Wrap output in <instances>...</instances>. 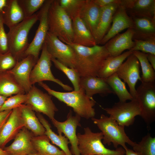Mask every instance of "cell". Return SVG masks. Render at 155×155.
Returning <instances> with one entry per match:
<instances>
[{
  "label": "cell",
  "mask_w": 155,
  "mask_h": 155,
  "mask_svg": "<svg viewBox=\"0 0 155 155\" xmlns=\"http://www.w3.org/2000/svg\"><path fill=\"white\" fill-rule=\"evenodd\" d=\"M70 45L75 55L74 68L80 77H98L105 61L110 55L105 45L98 44L91 47L84 46L72 43Z\"/></svg>",
  "instance_id": "1"
},
{
  "label": "cell",
  "mask_w": 155,
  "mask_h": 155,
  "mask_svg": "<svg viewBox=\"0 0 155 155\" xmlns=\"http://www.w3.org/2000/svg\"><path fill=\"white\" fill-rule=\"evenodd\" d=\"M38 83L49 94L72 108L75 114L86 119L94 117L96 113L93 107L96 101L88 97L82 88H80L78 91L63 92L51 89L43 82Z\"/></svg>",
  "instance_id": "2"
},
{
  "label": "cell",
  "mask_w": 155,
  "mask_h": 155,
  "mask_svg": "<svg viewBox=\"0 0 155 155\" xmlns=\"http://www.w3.org/2000/svg\"><path fill=\"white\" fill-rule=\"evenodd\" d=\"M48 31L63 42L72 43L73 30L72 21L61 6L58 0H53L48 13Z\"/></svg>",
  "instance_id": "3"
},
{
  "label": "cell",
  "mask_w": 155,
  "mask_h": 155,
  "mask_svg": "<svg viewBox=\"0 0 155 155\" xmlns=\"http://www.w3.org/2000/svg\"><path fill=\"white\" fill-rule=\"evenodd\" d=\"M38 20V13L25 18L21 22L9 29L7 33L9 51L19 61L24 58L30 43L28 34L34 24Z\"/></svg>",
  "instance_id": "4"
},
{
  "label": "cell",
  "mask_w": 155,
  "mask_h": 155,
  "mask_svg": "<svg viewBox=\"0 0 155 155\" xmlns=\"http://www.w3.org/2000/svg\"><path fill=\"white\" fill-rule=\"evenodd\" d=\"M91 119L103 134L102 143L104 145L110 146L112 143L115 148H117L120 145L125 150L127 147L126 144L133 147L136 143L127 135L125 127L119 125L110 116L102 114L99 119L93 117Z\"/></svg>",
  "instance_id": "5"
},
{
  "label": "cell",
  "mask_w": 155,
  "mask_h": 155,
  "mask_svg": "<svg viewBox=\"0 0 155 155\" xmlns=\"http://www.w3.org/2000/svg\"><path fill=\"white\" fill-rule=\"evenodd\" d=\"M84 131L83 134H77L81 155H125V151L122 147L115 150L106 148L102 142L103 136L101 132H93L88 127Z\"/></svg>",
  "instance_id": "6"
},
{
  "label": "cell",
  "mask_w": 155,
  "mask_h": 155,
  "mask_svg": "<svg viewBox=\"0 0 155 155\" xmlns=\"http://www.w3.org/2000/svg\"><path fill=\"white\" fill-rule=\"evenodd\" d=\"M51 56L48 52L45 42L43 44L40 56L32 69L30 80L32 85L44 81H49L56 83L65 90L71 91L73 88L64 84L53 75L51 69Z\"/></svg>",
  "instance_id": "7"
},
{
  "label": "cell",
  "mask_w": 155,
  "mask_h": 155,
  "mask_svg": "<svg viewBox=\"0 0 155 155\" xmlns=\"http://www.w3.org/2000/svg\"><path fill=\"white\" fill-rule=\"evenodd\" d=\"M136 89L141 110L140 116L149 128L155 120V82H141Z\"/></svg>",
  "instance_id": "8"
},
{
  "label": "cell",
  "mask_w": 155,
  "mask_h": 155,
  "mask_svg": "<svg viewBox=\"0 0 155 155\" xmlns=\"http://www.w3.org/2000/svg\"><path fill=\"white\" fill-rule=\"evenodd\" d=\"M103 109L119 125L124 127L132 125L135 117L141 114L139 102L135 99L129 102L119 101L111 107Z\"/></svg>",
  "instance_id": "9"
},
{
  "label": "cell",
  "mask_w": 155,
  "mask_h": 155,
  "mask_svg": "<svg viewBox=\"0 0 155 155\" xmlns=\"http://www.w3.org/2000/svg\"><path fill=\"white\" fill-rule=\"evenodd\" d=\"M44 42L47 50L52 57L68 67L75 68V54L70 45L63 42L49 31Z\"/></svg>",
  "instance_id": "10"
},
{
  "label": "cell",
  "mask_w": 155,
  "mask_h": 155,
  "mask_svg": "<svg viewBox=\"0 0 155 155\" xmlns=\"http://www.w3.org/2000/svg\"><path fill=\"white\" fill-rule=\"evenodd\" d=\"M52 1L46 0L38 12L39 25L32 40L24 53V58L31 55L36 59H38L40 51L42 50L49 30L48 13Z\"/></svg>",
  "instance_id": "11"
},
{
  "label": "cell",
  "mask_w": 155,
  "mask_h": 155,
  "mask_svg": "<svg viewBox=\"0 0 155 155\" xmlns=\"http://www.w3.org/2000/svg\"><path fill=\"white\" fill-rule=\"evenodd\" d=\"M28 98L25 103L37 113H42L51 120L54 119L58 111L51 99V95L45 93L33 85L27 93Z\"/></svg>",
  "instance_id": "12"
},
{
  "label": "cell",
  "mask_w": 155,
  "mask_h": 155,
  "mask_svg": "<svg viewBox=\"0 0 155 155\" xmlns=\"http://www.w3.org/2000/svg\"><path fill=\"white\" fill-rule=\"evenodd\" d=\"M81 117L76 114L74 116H73L72 111L70 110L65 121L60 122L55 118L51 120L52 123L56 128L59 135H62L63 133L68 139L71 145L70 151L73 155H81L78 148L76 133L77 127L81 126L80 123Z\"/></svg>",
  "instance_id": "13"
},
{
  "label": "cell",
  "mask_w": 155,
  "mask_h": 155,
  "mask_svg": "<svg viewBox=\"0 0 155 155\" xmlns=\"http://www.w3.org/2000/svg\"><path fill=\"white\" fill-rule=\"evenodd\" d=\"M126 59L119 67L116 73L120 79L127 84L130 94L133 98L135 99V86L138 80L141 81L140 64L138 59L133 53Z\"/></svg>",
  "instance_id": "14"
},
{
  "label": "cell",
  "mask_w": 155,
  "mask_h": 155,
  "mask_svg": "<svg viewBox=\"0 0 155 155\" xmlns=\"http://www.w3.org/2000/svg\"><path fill=\"white\" fill-rule=\"evenodd\" d=\"M38 59L29 55L18 61L14 67L7 71L11 74L26 94L31 89L30 77L31 71Z\"/></svg>",
  "instance_id": "15"
},
{
  "label": "cell",
  "mask_w": 155,
  "mask_h": 155,
  "mask_svg": "<svg viewBox=\"0 0 155 155\" xmlns=\"http://www.w3.org/2000/svg\"><path fill=\"white\" fill-rule=\"evenodd\" d=\"M24 127L20 107L13 109L0 132V148L3 149L6 144L14 138Z\"/></svg>",
  "instance_id": "16"
},
{
  "label": "cell",
  "mask_w": 155,
  "mask_h": 155,
  "mask_svg": "<svg viewBox=\"0 0 155 155\" xmlns=\"http://www.w3.org/2000/svg\"><path fill=\"white\" fill-rule=\"evenodd\" d=\"M32 134L24 127L16 135L13 142L3 150L9 155H27L37 152L32 142Z\"/></svg>",
  "instance_id": "17"
},
{
  "label": "cell",
  "mask_w": 155,
  "mask_h": 155,
  "mask_svg": "<svg viewBox=\"0 0 155 155\" xmlns=\"http://www.w3.org/2000/svg\"><path fill=\"white\" fill-rule=\"evenodd\" d=\"M112 22V26L100 43L102 45L123 30L133 28L132 18L129 16L124 7L119 5L113 16Z\"/></svg>",
  "instance_id": "18"
},
{
  "label": "cell",
  "mask_w": 155,
  "mask_h": 155,
  "mask_svg": "<svg viewBox=\"0 0 155 155\" xmlns=\"http://www.w3.org/2000/svg\"><path fill=\"white\" fill-rule=\"evenodd\" d=\"M80 88L84 90L87 96L91 99L96 94L104 96L110 94H114L107 82L106 79L98 77H81Z\"/></svg>",
  "instance_id": "19"
},
{
  "label": "cell",
  "mask_w": 155,
  "mask_h": 155,
  "mask_svg": "<svg viewBox=\"0 0 155 155\" xmlns=\"http://www.w3.org/2000/svg\"><path fill=\"white\" fill-rule=\"evenodd\" d=\"M134 33L133 28H129L124 32L118 34L109 40L104 45L110 56H117L126 49L130 50L134 45L133 40Z\"/></svg>",
  "instance_id": "20"
},
{
  "label": "cell",
  "mask_w": 155,
  "mask_h": 155,
  "mask_svg": "<svg viewBox=\"0 0 155 155\" xmlns=\"http://www.w3.org/2000/svg\"><path fill=\"white\" fill-rule=\"evenodd\" d=\"M120 3L112 4L101 8L94 36L98 45L100 44L110 28L113 16Z\"/></svg>",
  "instance_id": "21"
},
{
  "label": "cell",
  "mask_w": 155,
  "mask_h": 155,
  "mask_svg": "<svg viewBox=\"0 0 155 155\" xmlns=\"http://www.w3.org/2000/svg\"><path fill=\"white\" fill-rule=\"evenodd\" d=\"M72 43L88 47L97 44L94 37L79 16L72 20Z\"/></svg>",
  "instance_id": "22"
},
{
  "label": "cell",
  "mask_w": 155,
  "mask_h": 155,
  "mask_svg": "<svg viewBox=\"0 0 155 155\" xmlns=\"http://www.w3.org/2000/svg\"><path fill=\"white\" fill-rule=\"evenodd\" d=\"M100 11L101 7L95 4L93 0H86L80 16L94 38Z\"/></svg>",
  "instance_id": "23"
},
{
  "label": "cell",
  "mask_w": 155,
  "mask_h": 155,
  "mask_svg": "<svg viewBox=\"0 0 155 155\" xmlns=\"http://www.w3.org/2000/svg\"><path fill=\"white\" fill-rule=\"evenodd\" d=\"M4 24L10 29L22 21L25 17L18 0H7L6 6L2 12Z\"/></svg>",
  "instance_id": "24"
},
{
  "label": "cell",
  "mask_w": 155,
  "mask_h": 155,
  "mask_svg": "<svg viewBox=\"0 0 155 155\" xmlns=\"http://www.w3.org/2000/svg\"><path fill=\"white\" fill-rule=\"evenodd\" d=\"M131 18L134 32L133 38L142 39L155 36V19L144 17Z\"/></svg>",
  "instance_id": "25"
},
{
  "label": "cell",
  "mask_w": 155,
  "mask_h": 155,
  "mask_svg": "<svg viewBox=\"0 0 155 155\" xmlns=\"http://www.w3.org/2000/svg\"><path fill=\"white\" fill-rule=\"evenodd\" d=\"M132 17H147L155 19V0H130L126 7Z\"/></svg>",
  "instance_id": "26"
},
{
  "label": "cell",
  "mask_w": 155,
  "mask_h": 155,
  "mask_svg": "<svg viewBox=\"0 0 155 155\" xmlns=\"http://www.w3.org/2000/svg\"><path fill=\"white\" fill-rule=\"evenodd\" d=\"M25 127L31 130L35 136L45 135V129L30 107L23 104L19 107Z\"/></svg>",
  "instance_id": "27"
},
{
  "label": "cell",
  "mask_w": 155,
  "mask_h": 155,
  "mask_svg": "<svg viewBox=\"0 0 155 155\" xmlns=\"http://www.w3.org/2000/svg\"><path fill=\"white\" fill-rule=\"evenodd\" d=\"M133 52L129 50L115 57L110 56L105 61L101 68L98 77L106 79L116 72L124 61Z\"/></svg>",
  "instance_id": "28"
},
{
  "label": "cell",
  "mask_w": 155,
  "mask_h": 155,
  "mask_svg": "<svg viewBox=\"0 0 155 155\" xmlns=\"http://www.w3.org/2000/svg\"><path fill=\"white\" fill-rule=\"evenodd\" d=\"M37 116L40 122L45 129V135H46L52 143L59 147L66 155H73L69 149L68 145L69 142L65 136L58 135L54 132L48 121L39 113Z\"/></svg>",
  "instance_id": "29"
},
{
  "label": "cell",
  "mask_w": 155,
  "mask_h": 155,
  "mask_svg": "<svg viewBox=\"0 0 155 155\" xmlns=\"http://www.w3.org/2000/svg\"><path fill=\"white\" fill-rule=\"evenodd\" d=\"M50 141L45 135L33 136L32 139L34 149L41 155H66L62 150L52 144Z\"/></svg>",
  "instance_id": "30"
},
{
  "label": "cell",
  "mask_w": 155,
  "mask_h": 155,
  "mask_svg": "<svg viewBox=\"0 0 155 155\" xmlns=\"http://www.w3.org/2000/svg\"><path fill=\"white\" fill-rule=\"evenodd\" d=\"M26 93L13 76L7 72L0 74V94L8 97Z\"/></svg>",
  "instance_id": "31"
},
{
  "label": "cell",
  "mask_w": 155,
  "mask_h": 155,
  "mask_svg": "<svg viewBox=\"0 0 155 155\" xmlns=\"http://www.w3.org/2000/svg\"><path fill=\"white\" fill-rule=\"evenodd\" d=\"M106 80L114 94L117 96L119 101L126 102L133 99L127 89L125 83L121 80L116 73Z\"/></svg>",
  "instance_id": "32"
},
{
  "label": "cell",
  "mask_w": 155,
  "mask_h": 155,
  "mask_svg": "<svg viewBox=\"0 0 155 155\" xmlns=\"http://www.w3.org/2000/svg\"><path fill=\"white\" fill-rule=\"evenodd\" d=\"M133 54L138 59L141 68V82H155V72L149 62L146 54L139 51H134Z\"/></svg>",
  "instance_id": "33"
},
{
  "label": "cell",
  "mask_w": 155,
  "mask_h": 155,
  "mask_svg": "<svg viewBox=\"0 0 155 155\" xmlns=\"http://www.w3.org/2000/svg\"><path fill=\"white\" fill-rule=\"evenodd\" d=\"M61 6L72 21L79 16L86 0H58Z\"/></svg>",
  "instance_id": "34"
},
{
  "label": "cell",
  "mask_w": 155,
  "mask_h": 155,
  "mask_svg": "<svg viewBox=\"0 0 155 155\" xmlns=\"http://www.w3.org/2000/svg\"><path fill=\"white\" fill-rule=\"evenodd\" d=\"M132 147L133 150L142 155H155V137L148 133Z\"/></svg>",
  "instance_id": "35"
},
{
  "label": "cell",
  "mask_w": 155,
  "mask_h": 155,
  "mask_svg": "<svg viewBox=\"0 0 155 155\" xmlns=\"http://www.w3.org/2000/svg\"><path fill=\"white\" fill-rule=\"evenodd\" d=\"M51 61L55 67L63 72L70 80L73 86L74 90L78 91L80 90V76L78 71L74 68L68 67L51 57Z\"/></svg>",
  "instance_id": "36"
},
{
  "label": "cell",
  "mask_w": 155,
  "mask_h": 155,
  "mask_svg": "<svg viewBox=\"0 0 155 155\" xmlns=\"http://www.w3.org/2000/svg\"><path fill=\"white\" fill-rule=\"evenodd\" d=\"M134 45L130 50L155 55V37L143 39H134Z\"/></svg>",
  "instance_id": "37"
},
{
  "label": "cell",
  "mask_w": 155,
  "mask_h": 155,
  "mask_svg": "<svg viewBox=\"0 0 155 155\" xmlns=\"http://www.w3.org/2000/svg\"><path fill=\"white\" fill-rule=\"evenodd\" d=\"M45 0H18L19 4L22 9L25 18L32 16L40 9Z\"/></svg>",
  "instance_id": "38"
},
{
  "label": "cell",
  "mask_w": 155,
  "mask_h": 155,
  "mask_svg": "<svg viewBox=\"0 0 155 155\" xmlns=\"http://www.w3.org/2000/svg\"><path fill=\"white\" fill-rule=\"evenodd\" d=\"M28 98L27 94H18L7 98L1 107L0 112L6 110H12L19 107L25 103Z\"/></svg>",
  "instance_id": "39"
},
{
  "label": "cell",
  "mask_w": 155,
  "mask_h": 155,
  "mask_svg": "<svg viewBox=\"0 0 155 155\" xmlns=\"http://www.w3.org/2000/svg\"><path fill=\"white\" fill-rule=\"evenodd\" d=\"M18 61L9 51L5 54L0 53V74L11 70Z\"/></svg>",
  "instance_id": "40"
},
{
  "label": "cell",
  "mask_w": 155,
  "mask_h": 155,
  "mask_svg": "<svg viewBox=\"0 0 155 155\" xmlns=\"http://www.w3.org/2000/svg\"><path fill=\"white\" fill-rule=\"evenodd\" d=\"M0 11V53L5 54L9 51L7 33L5 31Z\"/></svg>",
  "instance_id": "41"
},
{
  "label": "cell",
  "mask_w": 155,
  "mask_h": 155,
  "mask_svg": "<svg viewBox=\"0 0 155 155\" xmlns=\"http://www.w3.org/2000/svg\"><path fill=\"white\" fill-rule=\"evenodd\" d=\"M12 111L6 110L0 112V132L8 119Z\"/></svg>",
  "instance_id": "42"
},
{
  "label": "cell",
  "mask_w": 155,
  "mask_h": 155,
  "mask_svg": "<svg viewBox=\"0 0 155 155\" xmlns=\"http://www.w3.org/2000/svg\"><path fill=\"white\" fill-rule=\"evenodd\" d=\"M95 4L100 7L113 3H120V0H93Z\"/></svg>",
  "instance_id": "43"
},
{
  "label": "cell",
  "mask_w": 155,
  "mask_h": 155,
  "mask_svg": "<svg viewBox=\"0 0 155 155\" xmlns=\"http://www.w3.org/2000/svg\"><path fill=\"white\" fill-rule=\"evenodd\" d=\"M147 59L155 70V55L150 53L146 54Z\"/></svg>",
  "instance_id": "44"
},
{
  "label": "cell",
  "mask_w": 155,
  "mask_h": 155,
  "mask_svg": "<svg viewBox=\"0 0 155 155\" xmlns=\"http://www.w3.org/2000/svg\"><path fill=\"white\" fill-rule=\"evenodd\" d=\"M125 150V155H142L139 153L133 150L128 148L127 147Z\"/></svg>",
  "instance_id": "45"
},
{
  "label": "cell",
  "mask_w": 155,
  "mask_h": 155,
  "mask_svg": "<svg viewBox=\"0 0 155 155\" xmlns=\"http://www.w3.org/2000/svg\"><path fill=\"white\" fill-rule=\"evenodd\" d=\"M7 0H0V11L2 12L6 6Z\"/></svg>",
  "instance_id": "46"
},
{
  "label": "cell",
  "mask_w": 155,
  "mask_h": 155,
  "mask_svg": "<svg viewBox=\"0 0 155 155\" xmlns=\"http://www.w3.org/2000/svg\"><path fill=\"white\" fill-rule=\"evenodd\" d=\"M8 97L0 94V111L3 105Z\"/></svg>",
  "instance_id": "47"
},
{
  "label": "cell",
  "mask_w": 155,
  "mask_h": 155,
  "mask_svg": "<svg viewBox=\"0 0 155 155\" xmlns=\"http://www.w3.org/2000/svg\"><path fill=\"white\" fill-rule=\"evenodd\" d=\"M0 155H9L5 151L0 148Z\"/></svg>",
  "instance_id": "48"
},
{
  "label": "cell",
  "mask_w": 155,
  "mask_h": 155,
  "mask_svg": "<svg viewBox=\"0 0 155 155\" xmlns=\"http://www.w3.org/2000/svg\"><path fill=\"white\" fill-rule=\"evenodd\" d=\"M27 155H41L40 154H39L37 152H36L34 153L29 154Z\"/></svg>",
  "instance_id": "49"
},
{
  "label": "cell",
  "mask_w": 155,
  "mask_h": 155,
  "mask_svg": "<svg viewBox=\"0 0 155 155\" xmlns=\"http://www.w3.org/2000/svg\"></svg>",
  "instance_id": "50"
}]
</instances>
